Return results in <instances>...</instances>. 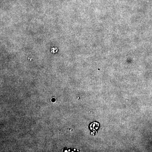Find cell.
<instances>
[{"instance_id": "6da1fadb", "label": "cell", "mask_w": 152, "mask_h": 152, "mask_svg": "<svg viewBox=\"0 0 152 152\" xmlns=\"http://www.w3.org/2000/svg\"><path fill=\"white\" fill-rule=\"evenodd\" d=\"M58 51V48L57 47H54L51 49V52L53 53H56Z\"/></svg>"}]
</instances>
